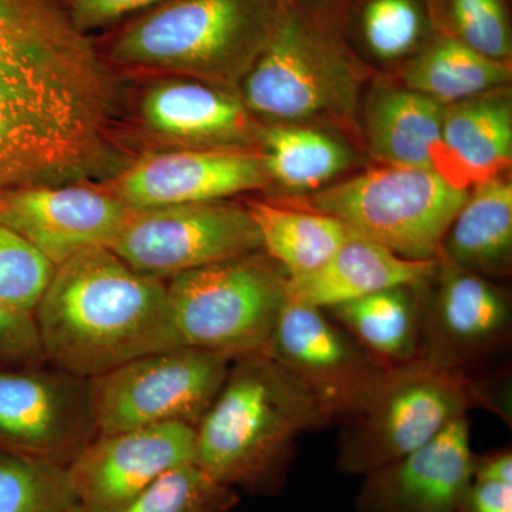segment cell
Returning <instances> with one entry per match:
<instances>
[{
    "label": "cell",
    "mask_w": 512,
    "mask_h": 512,
    "mask_svg": "<svg viewBox=\"0 0 512 512\" xmlns=\"http://www.w3.org/2000/svg\"><path fill=\"white\" fill-rule=\"evenodd\" d=\"M119 104L117 73L62 0H0V197L116 174Z\"/></svg>",
    "instance_id": "obj_1"
},
{
    "label": "cell",
    "mask_w": 512,
    "mask_h": 512,
    "mask_svg": "<svg viewBox=\"0 0 512 512\" xmlns=\"http://www.w3.org/2000/svg\"><path fill=\"white\" fill-rule=\"evenodd\" d=\"M33 318L47 365L80 379L183 346L165 281L134 271L106 247L56 266Z\"/></svg>",
    "instance_id": "obj_2"
},
{
    "label": "cell",
    "mask_w": 512,
    "mask_h": 512,
    "mask_svg": "<svg viewBox=\"0 0 512 512\" xmlns=\"http://www.w3.org/2000/svg\"><path fill=\"white\" fill-rule=\"evenodd\" d=\"M343 0H285L274 36L239 89L252 116L323 121L362 138L356 114L369 66L346 26Z\"/></svg>",
    "instance_id": "obj_3"
},
{
    "label": "cell",
    "mask_w": 512,
    "mask_h": 512,
    "mask_svg": "<svg viewBox=\"0 0 512 512\" xmlns=\"http://www.w3.org/2000/svg\"><path fill=\"white\" fill-rule=\"evenodd\" d=\"M328 423L315 397L271 357H242L195 429V464L232 490H281L295 441Z\"/></svg>",
    "instance_id": "obj_4"
},
{
    "label": "cell",
    "mask_w": 512,
    "mask_h": 512,
    "mask_svg": "<svg viewBox=\"0 0 512 512\" xmlns=\"http://www.w3.org/2000/svg\"><path fill=\"white\" fill-rule=\"evenodd\" d=\"M284 6L285 0H167L127 22L104 59L114 72L185 77L239 93Z\"/></svg>",
    "instance_id": "obj_5"
},
{
    "label": "cell",
    "mask_w": 512,
    "mask_h": 512,
    "mask_svg": "<svg viewBox=\"0 0 512 512\" xmlns=\"http://www.w3.org/2000/svg\"><path fill=\"white\" fill-rule=\"evenodd\" d=\"M483 402L461 367L426 357L390 366L339 440V470L366 476L423 447Z\"/></svg>",
    "instance_id": "obj_6"
},
{
    "label": "cell",
    "mask_w": 512,
    "mask_h": 512,
    "mask_svg": "<svg viewBox=\"0 0 512 512\" xmlns=\"http://www.w3.org/2000/svg\"><path fill=\"white\" fill-rule=\"evenodd\" d=\"M427 168L380 164L298 205L338 218L360 237L413 261L439 259L444 235L468 197Z\"/></svg>",
    "instance_id": "obj_7"
},
{
    "label": "cell",
    "mask_w": 512,
    "mask_h": 512,
    "mask_svg": "<svg viewBox=\"0 0 512 512\" xmlns=\"http://www.w3.org/2000/svg\"><path fill=\"white\" fill-rule=\"evenodd\" d=\"M288 275L264 251L167 279L181 345L231 359L264 353L286 301Z\"/></svg>",
    "instance_id": "obj_8"
},
{
    "label": "cell",
    "mask_w": 512,
    "mask_h": 512,
    "mask_svg": "<svg viewBox=\"0 0 512 512\" xmlns=\"http://www.w3.org/2000/svg\"><path fill=\"white\" fill-rule=\"evenodd\" d=\"M232 360L175 346L90 379L99 434L183 423L197 429L227 379Z\"/></svg>",
    "instance_id": "obj_9"
},
{
    "label": "cell",
    "mask_w": 512,
    "mask_h": 512,
    "mask_svg": "<svg viewBox=\"0 0 512 512\" xmlns=\"http://www.w3.org/2000/svg\"><path fill=\"white\" fill-rule=\"evenodd\" d=\"M140 274L173 278L262 251L245 205L229 200L130 210L109 247Z\"/></svg>",
    "instance_id": "obj_10"
},
{
    "label": "cell",
    "mask_w": 512,
    "mask_h": 512,
    "mask_svg": "<svg viewBox=\"0 0 512 512\" xmlns=\"http://www.w3.org/2000/svg\"><path fill=\"white\" fill-rule=\"evenodd\" d=\"M264 355L306 387L328 421L359 412L390 367L325 309L288 298Z\"/></svg>",
    "instance_id": "obj_11"
},
{
    "label": "cell",
    "mask_w": 512,
    "mask_h": 512,
    "mask_svg": "<svg viewBox=\"0 0 512 512\" xmlns=\"http://www.w3.org/2000/svg\"><path fill=\"white\" fill-rule=\"evenodd\" d=\"M97 436L89 380L47 363L0 367V453L67 467Z\"/></svg>",
    "instance_id": "obj_12"
},
{
    "label": "cell",
    "mask_w": 512,
    "mask_h": 512,
    "mask_svg": "<svg viewBox=\"0 0 512 512\" xmlns=\"http://www.w3.org/2000/svg\"><path fill=\"white\" fill-rule=\"evenodd\" d=\"M130 210L229 200L272 181L259 147L170 148L138 157L101 184Z\"/></svg>",
    "instance_id": "obj_13"
},
{
    "label": "cell",
    "mask_w": 512,
    "mask_h": 512,
    "mask_svg": "<svg viewBox=\"0 0 512 512\" xmlns=\"http://www.w3.org/2000/svg\"><path fill=\"white\" fill-rule=\"evenodd\" d=\"M195 437V427L183 423L99 434L67 466L77 504L123 511L167 471L195 463Z\"/></svg>",
    "instance_id": "obj_14"
},
{
    "label": "cell",
    "mask_w": 512,
    "mask_h": 512,
    "mask_svg": "<svg viewBox=\"0 0 512 512\" xmlns=\"http://www.w3.org/2000/svg\"><path fill=\"white\" fill-rule=\"evenodd\" d=\"M130 208L101 184L33 185L0 197V224L59 266L117 237Z\"/></svg>",
    "instance_id": "obj_15"
},
{
    "label": "cell",
    "mask_w": 512,
    "mask_h": 512,
    "mask_svg": "<svg viewBox=\"0 0 512 512\" xmlns=\"http://www.w3.org/2000/svg\"><path fill=\"white\" fill-rule=\"evenodd\" d=\"M470 423L461 417L423 447L366 474L359 512H460L473 483Z\"/></svg>",
    "instance_id": "obj_16"
},
{
    "label": "cell",
    "mask_w": 512,
    "mask_h": 512,
    "mask_svg": "<svg viewBox=\"0 0 512 512\" xmlns=\"http://www.w3.org/2000/svg\"><path fill=\"white\" fill-rule=\"evenodd\" d=\"M141 126L173 148L259 147L261 128L239 93L185 77H161L143 93Z\"/></svg>",
    "instance_id": "obj_17"
},
{
    "label": "cell",
    "mask_w": 512,
    "mask_h": 512,
    "mask_svg": "<svg viewBox=\"0 0 512 512\" xmlns=\"http://www.w3.org/2000/svg\"><path fill=\"white\" fill-rule=\"evenodd\" d=\"M436 278L433 298L421 301V357L461 367L507 339L511 305L503 291L440 258Z\"/></svg>",
    "instance_id": "obj_18"
},
{
    "label": "cell",
    "mask_w": 512,
    "mask_h": 512,
    "mask_svg": "<svg viewBox=\"0 0 512 512\" xmlns=\"http://www.w3.org/2000/svg\"><path fill=\"white\" fill-rule=\"evenodd\" d=\"M439 259L413 261L352 234L312 274L286 282V298L320 309L335 308L384 289L420 285L436 275Z\"/></svg>",
    "instance_id": "obj_19"
},
{
    "label": "cell",
    "mask_w": 512,
    "mask_h": 512,
    "mask_svg": "<svg viewBox=\"0 0 512 512\" xmlns=\"http://www.w3.org/2000/svg\"><path fill=\"white\" fill-rule=\"evenodd\" d=\"M444 178L454 187L505 175L512 160V99L507 86L444 106Z\"/></svg>",
    "instance_id": "obj_20"
},
{
    "label": "cell",
    "mask_w": 512,
    "mask_h": 512,
    "mask_svg": "<svg viewBox=\"0 0 512 512\" xmlns=\"http://www.w3.org/2000/svg\"><path fill=\"white\" fill-rule=\"evenodd\" d=\"M443 104L406 89L384 90L369 104L366 141L380 164L427 168L444 178Z\"/></svg>",
    "instance_id": "obj_21"
},
{
    "label": "cell",
    "mask_w": 512,
    "mask_h": 512,
    "mask_svg": "<svg viewBox=\"0 0 512 512\" xmlns=\"http://www.w3.org/2000/svg\"><path fill=\"white\" fill-rule=\"evenodd\" d=\"M440 259L480 276L512 264V183L505 175L474 184L444 235Z\"/></svg>",
    "instance_id": "obj_22"
},
{
    "label": "cell",
    "mask_w": 512,
    "mask_h": 512,
    "mask_svg": "<svg viewBox=\"0 0 512 512\" xmlns=\"http://www.w3.org/2000/svg\"><path fill=\"white\" fill-rule=\"evenodd\" d=\"M245 207L261 235L262 251L289 279L312 274L353 234L338 218L302 205L249 200Z\"/></svg>",
    "instance_id": "obj_23"
},
{
    "label": "cell",
    "mask_w": 512,
    "mask_h": 512,
    "mask_svg": "<svg viewBox=\"0 0 512 512\" xmlns=\"http://www.w3.org/2000/svg\"><path fill=\"white\" fill-rule=\"evenodd\" d=\"M406 89L450 106L511 82V64L495 62L453 37L434 33L402 70Z\"/></svg>",
    "instance_id": "obj_24"
},
{
    "label": "cell",
    "mask_w": 512,
    "mask_h": 512,
    "mask_svg": "<svg viewBox=\"0 0 512 512\" xmlns=\"http://www.w3.org/2000/svg\"><path fill=\"white\" fill-rule=\"evenodd\" d=\"M424 284V282H423ZM413 286L384 289L330 308L333 319L387 366L420 356L421 299Z\"/></svg>",
    "instance_id": "obj_25"
},
{
    "label": "cell",
    "mask_w": 512,
    "mask_h": 512,
    "mask_svg": "<svg viewBox=\"0 0 512 512\" xmlns=\"http://www.w3.org/2000/svg\"><path fill=\"white\" fill-rule=\"evenodd\" d=\"M258 146L272 184L293 192L318 190L352 163L345 144L303 124L262 127Z\"/></svg>",
    "instance_id": "obj_26"
},
{
    "label": "cell",
    "mask_w": 512,
    "mask_h": 512,
    "mask_svg": "<svg viewBox=\"0 0 512 512\" xmlns=\"http://www.w3.org/2000/svg\"><path fill=\"white\" fill-rule=\"evenodd\" d=\"M346 26L382 62L410 59L434 35L426 0H350Z\"/></svg>",
    "instance_id": "obj_27"
},
{
    "label": "cell",
    "mask_w": 512,
    "mask_h": 512,
    "mask_svg": "<svg viewBox=\"0 0 512 512\" xmlns=\"http://www.w3.org/2000/svg\"><path fill=\"white\" fill-rule=\"evenodd\" d=\"M434 33L453 37L495 62L511 64L508 0H426Z\"/></svg>",
    "instance_id": "obj_28"
},
{
    "label": "cell",
    "mask_w": 512,
    "mask_h": 512,
    "mask_svg": "<svg viewBox=\"0 0 512 512\" xmlns=\"http://www.w3.org/2000/svg\"><path fill=\"white\" fill-rule=\"evenodd\" d=\"M76 503L67 467L0 453V512H64Z\"/></svg>",
    "instance_id": "obj_29"
},
{
    "label": "cell",
    "mask_w": 512,
    "mask_h": 512,
    "mask_svg": "<svg viewBox=\"0 0 512 512\" xmlns=\"http://www.w3.org/2000/svg\"><path fill=\"white\" fill-rule=\"evenodd\" d=\"M239 495L195 463L167 471L120 512H231Z\"/></svg>",
    "instance_id": "obj_30"
},
{
    "label": "cell",
    "mask_w": 512,
    "mask_h": 512,
    "mask_svg": "<svg viewBox=\"0 0 512 512\" xmlns=\"http://www.w3.org/2000/svg\"><path fill=\"white\" fill-rule=\"evenodd\" d=\"M55 269L26 239L0 224V302L35 312Z\"/></svg>",
    "instance_id": "obj_31"
},
{
    "label": "cell",
    "mask_w": 512,
    "mask_h": 512,
    "mask_svg": "<svg viewBox=\"0 0 512 512\" xmlns=\"http://www.w3.org/2000/svg\"><path fill=\"white\" fill-rule=\"evenodd\" d=\"M33 313L0 302V367L45 365Z\"/></svg>",
    "instance_id": "obj_32"
},
{
    "label": "cell",
    "mask_w": 512,
    "mask_h": 512,
    "mask_svg": "<svg viewBox=\"0 0 512 512\" xmlns=\"http://www.w3.org/2000/svg\"><path fill=\"white\" fill-rule=\"evenodd\" d=\"M164 2L167 0H62L74 26L86 35L90 30L146 12Z\"/></svg>",
    "instance_id": "obj_33"
},
{
    "label": "cell",
    "mask_w": 512,
    "mask_h": 512,
    "mask_svg": "<svg viewBox=\"0 0 512 512\" xmlns=\"http://www.w3.org/2000/svg\"><path fill=\"white\" fill-rule=\"evenodd\" d=\"M460 512H512V484L473 480Z\"/></svg>",
    "instance_id": "obj_34"
},
{
    "label": "cell",
    "mask_w": 512,
    "mask_h": 512,
    "mask_svg": "<svg viewBox=\"0 0 512 512\" xmlns=\"http://www.w3.org/2000/svg\"><path fill=\"white\" fill-rule=\"evenodd\" d=\"M473 480L512 484L511 451H495L493 454L474 458Z\"/></svg>",
    "instance_id": "obj_35"
},
{
    "label": "cell",
    "mask_w": 512,
    "mask_h": 512,
    "mask_svg": "<svg viewBox=\"0 0 512 512\" xmlns=\"http://www.w3.org/2000/svg\"><path fill=\"white\" fill-rule=\"evenodd\" d=\"M64 512H87V511L84 510L82 505H79L76 503V504L72 505V507H70L69 510H66Z\"/></svg>",
    "instance_id": "obj_36"
},
{
    "label": "cell",
    "mask_w": 512,
    "mask_h": 512,
    "mask_svg": "<svg viewBox=\"0 0 512 512\" xmlns=\"http://www.w3.org/2000/svg\"><path fill=\"white\" fill-rule=\"evenodd\" d=\"M343 2H350V0H343Z\"/></svg>",
    "instance_id": "obj_37"
}]
</instances>
